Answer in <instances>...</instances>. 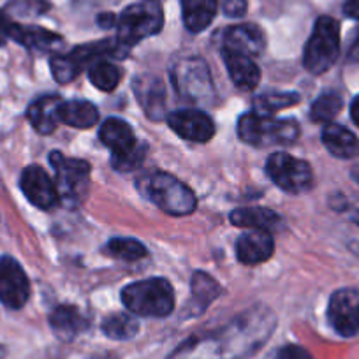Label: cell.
<instances>
[{
	"label": "cell",
	"instance_id": "cell-1",
	"mask_svg": "<svg viewBox=\"0 0 359 359\" xmlns=\"http://www.w3.org/2000/svg\"><path fill=\"white\" fill-rule=\"evenodd\" d=\"M275 326L273 312L266 306H255L226 326L187 338L168 359H248L266 344Z\"/></svg>",
	"mask_w": 359,
	"mask_h": 359
},
{
	"label": "cell",
	"instance_id": "cell-2",
	"mask_svg": "<svg viewBox=\"0 0 359 359\" xmlns=\"http://www.w3.org/2000/svg\"><path fill=\"white\" fill-rule=\"evenodd\" d=\"M141 192L162 212L175 217L189 215L196 210V196L189 185L169 172H151L140 184Z\"/></svg>",
	"mask_w": 359,
	"mask_h": 359
},
{
	"label": "cell",
	"instance_id": "cell-3",
	"mask_svg": "<svg viewBox=\"0 0 359 359\" xmlns=\"http://www.w3.org/2000/svg\"><path fill=\"white\" fill-rule=\"evenodd\" d=\"M116 44L127 51L147 37L161 32L164 25V13L157 0H143L140 4H133L120 15Z\"/></svg>",
	"mask_w": 359,
	"mask_h": 359
},
{
	"label": "cell",
	"instance_id": "cell-4",
	"mask_svg": "<svg viewBox=\"0 0 359 359\" xmlns=\"http://www.w3.org/2000/svg\"><path fill=\"white\" fill-rule=\"evenodd\" d=\"M122 302L136 316L165 317L175 309V292L164 278H150L127 285Z\"/></svg>",
	"mask_w": 359,
	"mask_h": 359
},
{
	"label": "cell",
	"instance_id": "cell-5",
	"mask_svg": "<svg viewBox=\"0 0 359 359\" xmlns=\"http://www.w3.org/2000/svg\"><path fill=\"white\" fill-rule=\"evenodd\" d=\"M238 134L245 143L254 147H269L296 141L299 127L294 120H277L271 115L250 111L238 122Z\"/></svg>",
	"mask_w": 359,
	"mask_h": 359
},
{
	"label": "cell",
	"instance_id": "cell-6",
	"mask_svg": "<svg viewBox=\"0 0 359 359\" xmlns=\"http://www.w3.org/2000/svg\"><path fill=\"white\" fill-rule=\"evenodd\" d=\"M340 53V25L330 16H320L303 53V65L312 74H323Z\"/></svg>",
	"mask_w": 359,
	"mask_h": 359
},
{
	"label": "cell",
	"instance_id": "cell-7",
	"mask_svg": "<svg viewBox=\"0 0 359 359\" xmlns=\"http://www.w3.org/2000/svg\"><path fill=\"white\" fill-rule=\"evenodd\" d=\"M172 85L185 101L194 104H208L215 97L212 74L201 58L189 57L178 60L171 71Z\"/></svg>",
	"mask_w": 359,
	"mask_h": 359
},
{
	"label": "cell",
	"instance_id": "cell-8",
	"mask_svg": "<svg viewBox=\"0 0 359 359\" xmlns=\"http://www.w3.org/2000/svg\"><path fill=\"white\" fill-rule=\"evenodd\" d=\"M266 172L277 187L291 194L309 191L313 180L312 169L305 161L289 154H282V151L269 155Z\"/></svg>",
	"mask_w": 359,
	"mask_h": 359
},
{
	"label": "cell",
	"instance_id": "cell-9",
	"mask_svg": "<svg viewBox=\"0 0 359 359\" xmlns=\"http://www.w3.org/2000/svg\"><path fill=\"white\" fill-rule=\"evenodd\" d=\"M50 161L57 176L55 185H57L58 198L64 203H78L88 185L90 165L79 158L64 157L60 151H53Z\"/></svg>",
	"mask_w": 359,
	"mask_h": 359
},
{
	"label": "cell",
	"instance_id": "cell-10",
	"mask_svg": "<svg viewBox=\"0 0 359 359\" xmlns=\"http://www.w3.org/2000/svg\"><path fill=\"white\" fill-rule=\"evenodd\" d=\"M327 319L340 337H355L359 333V292L354 289L334 292L327 306Z\"/></svg>",
	"mask_w": 359,
	"mask_h": 359
},
{
	"label": "cell",
	"instance_id": "cell-11",
	"mask_svg": "<svg viewBox=\"0 0 359 359\" xmlns=\"http://www.w3.org/2000/svg\"><path fill=\"white\" fill-rule=\"evenodd\" d=\"M30 282L18 261L0 257V302L8 309L18 310L29 302Z\"/></svg>",
	"mask_w": 359,
	"mask_h": 359
},
{
	"label": "cell",
	"instance_id": "cell-12",
	"mask_svg": "<svg viewBox=\"0 0 359 359\" xmlns=\"http://www.w3.org/2000/svg\"><path fill=\"white\" fill-rule=\"evenodd\" d=\"M20 187H22L27 199L37 208L50 210L60 201L57 185L50 178V175L39 165H29L27 169H23Z\"/></svg>",
	"mask_w": 359,
	"mask_h": 359
},
{
	"label": "cell",
	"instance_id": "cell-13",
	"mask_svg": "<svg viewBox=\"0 0 359 359\" xmlns=\"http://www.w3.org/2000/svg\"><path fill=\"white\" fill-rule=\"evenodd\" d=\"M169 127L184 140L206 143L215 134V123L201 109H178L168 116Z\"/></svg>",
	"mask_w": 359,
	"mask_h": 359
},
{
	"label": "cell",
	"instance_id": "cell-14",
	"mask_svg": "<svg viewBox=\"0 0 359 359\" xmlns=\"http://www.w3.org/2000/svg\"><path fill=\"white\" fill-rule=\"evenodd\" d=\"M222 51H231V53L245 55L252 57L261 53L264 50V36L261 29L250 23L245 25H234L224 32Z\"/></svg>",
	"mask_w": 359,
	"mask_h": 359
},
{
	"label": "cell",
	"instance_id": "cell-15",
	"mask_svg": "<svg viewBox=\"0 0 359 359\" xmlns=\"http://www.w3.org/2000/svg\"><path fill=\"white\" fill-rule=\"evenodd\" d=\"M275 243L269 231L250 229L236 241V255L243 264H259L273 255Z\"/></svg>",
	"mask_w": 359,
	"mask_h": 359
},
{
	"label": "cell",
	"instance_id": "cell-16",
	"mask_svg": "<svg viewBox=\"0 0 359 359\" xmlns=\"http://www.w3.org/2000/svg\"><path fill=\"white\" fill-rule=\"evenodd\" d=\"M136 97L147 115L154 120H162L165 116V88L164 83L155 76H141L134 79Z\"/></svg>",
	"mask_w": 359,
	"mask_h": 359
},
{
	"label": "cell",
	"instance_id": "cell-17",
	"mask_svg": "<svg viewBox=\"0 0 359 359\" xmlns=\"http://www.w3.org/2000/svg\"><path fill=\"white\" fill-rule=\"evenodd\" d=\"M9 39L16 41L18 44L25 46L27 50L34 51H53L62 44V37L50 32L41 27H29L13 23L9 30Z\"/></svg>",
	"mask_w": 359,
	"mask_h": 359
},
{
	"label": "cell",
	"instance_id": "cell-18",
	"mask_svg": "<svg viewBox=\"0 0 359 359\" xmlns=\"http://www.w3.org/2000/svg\"><path fill=\"white\" fill-rule=\"evenodd\" d=\"M224 62H226L227 72L234 85L241 90H252L259 85L261 79V71L252 57L245 55L231 53V51H222Z\"/></svg>",
	"mask_w": 359,
	"mask_h": 359
},
{
	"label": "cell",
	"instance_id": "cell-19",
	"mask_svg": "<svg viewBox=\"0 0 359 359\" xmlns=\"http://www.w3.org/2000/svg\"><path fill=\"white\" fill-rule=\"evenodd\" d=\"M99 137H101L102 143L113 151V155L123 154V151L133 150L134 147H137L136 136H134V130L130 129V126L127 122L120 118H108L99 129Z\"/></svg>",
	"mask_w": 359,
	"mask_h": 359
},
{
	"label": "cell",
	"instance_id": "cell-20",
	"mask_svg": "<svg viewBox=\"0 0 359 359\" xmlns=\"http://www.w3.org/2000/svg\"><path fill=\"white\" fill-rule=\"evenodd\" d=\"M62 99L55 95H46L30 104L27 111V118L32 123L34 129L41 134H50L57 129L58 126V109H60Z\"/></svg>",
	"mask_w": 359,
	"mask_h": 359
},
{
	"label": "cell",
	"instance_id": "cell-21",
	"mask_svg": "<svg viewBox=\"0 0 359 359\" xmlns=\"http://www.w3.org/2000/svg\"><path fill=\"white\" fill-rule=\"evenodd\" d=\"M323 143L331 155L338 158H354L359 154V141L354 134L338 123H326Z\"/></svg>",
	"mask_w": 359,
	"mask_h": 359
},
{
	"label": "cell",
	"instance_id": "cell-22",
	"mask_svg": "<svg viewBox=\"0 0 359 359\" xmlns=\"http://www.w3.org/2000/svg\"><path fill=\"white\" fill-rule=\"evenodd\" d=\"M219 9V0H182V16L191 32H203L212 25Z\"/></svg>",
	"mask_w": 359,
	"mask_h": 359
},
{
	"label": "cell",
	"instance_id": "cell-23",
	"mask_svg": "<svg viewBox=\"0 0 359 359\" xmlns=\"http://www.w3.org/2000/svg\"><path fill=\"white\" fill-rule=\"evenodd\" d=\"M58 120L76 129H90L97 123L99 111L88 101H62Z\"/></svg>",
	"mask_w": 359,
	"mask_h": 359
},
{
	"label": "cell",
	"instance_id": "cell-24",
	"mask_svg": "<svg viewBox=\"0 0 359 359\" xmlns=\"http://www.w3.org/2000/svg\"><path fill=\"white\" fill-rule=\"evenodd\" d=\"M231 222L236 227H247V229L269 231L278 226L280 217L268 208H238L231 213Z\"/></svg>",
	"mask_w": 359,
	"mask_h": 359
},
{
	"label": "cell",
	"instance_id": "cell-25",
	"mask_svg": "<svg viewBox=\"0 0 359 359\" xmlns=\"http://www.w3.org/2000/svg\"><path fill=\"white\" fill-rule=\"evenodd\" d=\"M51 330L64 340H71L85 326L81 312L72 305H60L50 316Z\"/></svg>",
	"mask_w": 359,
	"mask_h": 359
},
{
	"label": "cell",
	"instance_id": "cell-26",
	"mask_svg": "<svg viewBox=\"0 0 359 359\" xmlns=\"http://www.w3.org/2000/svg\"><path fill=\"white\" fill-rule=\"evenodd\" d=\"M88 78L95 88L102 92H111L120 81V69L108 58H101V60L92 62L88 69Z\"/></svg>",
	"mask_w": 359,
	"mask_h": 359
},
{
	"label": "cell",
	"instance_id": "cell-27",
	"mask_svg": "<svg viewBox=\"0 0 359 359\" xmlns=\"http://www.w3.org/2000/svg\"><path fill=\"white\" fill-rule=\"evenodd\" d=\"M102 331L113 340H130L140 331V324L129 313H113L104 319Z\"/></svg>",
	"mask_w": 359,
	"mask_h": 359
},
{
	"label": "cell",
	"instance_id": "cell-28",
	"mask_svg": "<svg viewBox=\"0 0 359 359\" xmlns=\"http://www.w3.org/2000/svg\"><path fill=\"white\" fill-rule=\"evenodd\" d=\"M344 101H341L340 94L330 90V92H324L319 97L316 99V102L312 104L310 109V118L317 123H331V120L340 113Z\"/></svg>",
	"mask_w": 359,
	"mask_h": 359
},
{
	"label": "cell",
	"instance_id": "cell-29",
	"mask_svg": "<svg viewBox=\"0 0 359 359\" xmlns=\"http://www.w3.org/2000/svg\"><path fill=\"white\" fill-rule=\"evenodd\" d=\"M298 94L292 92H269V94L259 95L254 101V111L262 115H271L282 108H289L292 104H298Z\"/></svg>",
	"mask_w": 359,
	"mask_h": 359
},
{
	"label": "cell",
	"instance_id": "cell-30",
	"mask_svg": "<svg viewBox=\"0 0 359 359\" xmlns=\"http://www.w3.org/2000/svg\"><path fill=\"white\" fill-rule=\"evenodd\" d=\"M106 252L111 257L122 259V261H137L147 255V248L143 243L133 238H113L106 245Z\"/></svg>",
	"mask_w": 359,
	"mask_h": 359
},
{
	"label": "cell",
	"instance_id": "cell-31",
	"mask_svg": "<svg viewBox=\"0 0 359 359\" xmlns=\"http://www.w3.org/2000/svg\"><path fill=\"white\" fill-rule=\"evenodd\" d=\"M51 72L58 83H71L76 76L81 72L83 65L79 64L78 58L72 53L69 55H57L50 62Z\"/></svg>",
	"mask_w": 359,
	"mask_h": 359
},
{
	"label": "cell",
	"instance_id": "cell-32",
	"mask_svg": "<svg viewBox=\"0 0 359 359\" xmlns=\"http://www.w3.org/2000/svg\"><path fill=\"white\" fill-rule=\"evenodd\" d=\"M219 294L220 287L212 277H208L205 273H196L192 277V296H194L196 303L201 305L203 309L208 306Z\"/></svg>",
	"mask_w": 359,
	"mask_h": 359
},
{
	"label": "cell",
	"instance_id": "cell-33",
	"mask_svg": "<svg viewBox=\"0 0 359 359\" xmlns=\"http://www.w3.org/2000/svg\"><path fill=\"white\" fill-rule=\"evenodd\" d=\"M50 9L48 0H9L8 15L18 16V18H36L44 15Z\"/></svg>",
	"mask_w": 359,
	"mask_h": 359
},
{
	"label": "cell",
	"instance_id": "cell-34",
	"mask_svg": "<svg viewBox=\"0 0 359 359\" xmlns=\"http://www.w3.org/2000/svg\"><path fill=\"white\" fill-rule=\"evenodd\" d=\"M144 154H147V147L144 144H137L133 150L123 151V154H116L111 157V164L116 171H133L137 165L143 162Z\"/></svg>",
	"mask_w": 359,
	"mask_h": 359
},
{
	"label": "cell",
	"instance_id": "cell-35",
	"mask_svg": "<svg viewBox=\"0 0 359 359\" xmlns=\"http://www.w3.org/2000/svg\"><path fill=\"white\" fill-rule=\"evenodd\" d=\"M275 359H312V355L299 345H285L277 352Z\"/></svg>",
	"mask_w": 359,
	"mask_h": 359
},
{
	"label": "cell",
	"instance_id": "cell-36",
	"mask_svg": "<svg viewBox=\"0 0 359 359\" xmlns=\"http://www.w3.org/2000/svg\"><path fill=\"white\" fill-rule=\"evenodd\" d=\"M222 11L229 18H241L247 13V0H224Z\"/></svg>",
	"mask_w": 359,
	"mask_h": 359
},
{
	"label": "cell",
	"instance_id": "cell-37",
	"mask_svg": "<svg viewBox=\"0 0 359 359\" xmlns=\"http://www.w3.org/2000/svg\"><path fill=\"white\" fill-rule=\"evenodd\" d=\"M13 22L9 20V15L6 11H0V46L6 44L9 39V30H11Z\"/></svg>",
	"mask_w": 359,
	"mask_h": 359
},
{
	"label": "cell",
	"instance_id": "cell-38",
	"mask_svg": "<svg viewBox=\"0 0 359 359\" xmlns=\"http://www.w3.org/2000/svg\"><path fill=\"white\" fill-rule=\"evenodd\" d=\"M344 11L348 18L359 20V0H347L344 6Z\"/></svg>",
	"mask_w": 359,
	"mask_h": 359
},
{
	"label": "cell",
	"instance_id": "cell-39",
	"mask_svg": "<svg viewBox=\"0 0 359 359\" xmlns=\"http://www.w3.org/2000/svg\"><path fill=\"white\" fill-rule=\"evenodd\" d=\"M351 116H352V120H354L355 126H359V95L354 99V101H352Z\"/></svg>",
	"mask_w": 359,
	"mask_h": 359
},
{
	"label": "cell",
	"instance_id": "cell-40",
	"mask_svg": "<svg viewBox=\"0 0 359 359\" xmlns=\"http://www.w3.org/2000/svg\"><path fill=\"white\" fill-rule=\"evenodd\" d=\"M99 23L102 27H113L115 25V16L113 15H101L99 16Z\"/></svg>",
	"mask_w": 359,
	"mask_h": 359
},
{
	"label": "cell",
	"instance_id": "cell-41",
	"mask_svg": "<svg viewBox=\"0 0 359 359\" xmlns=\"http://www.w3.org/2000/svg\"><path fill=\"white\" fill-rule=\"evenodd\" d=\"M352 176H354V180L359 184V168H355L354 171H352Z\"/></svg>",
	"mask_w": 359,
	"mask_h": 359
},
{
	"label": "cell",
	"instance_id": "cell-42",
	"mask_svg": "<svg viewBox=\"0 0 359 359\" xmlns=\"http://www.w3.org/2000/svg\"><path fill=\"white\" fill-rule=\"evenodd\" d=\"M355 222H358V226H359V212H358V215H355Z\"/></svg>",
	"mask_w": 359,
	"mask_h": 359
}]
</instances>
